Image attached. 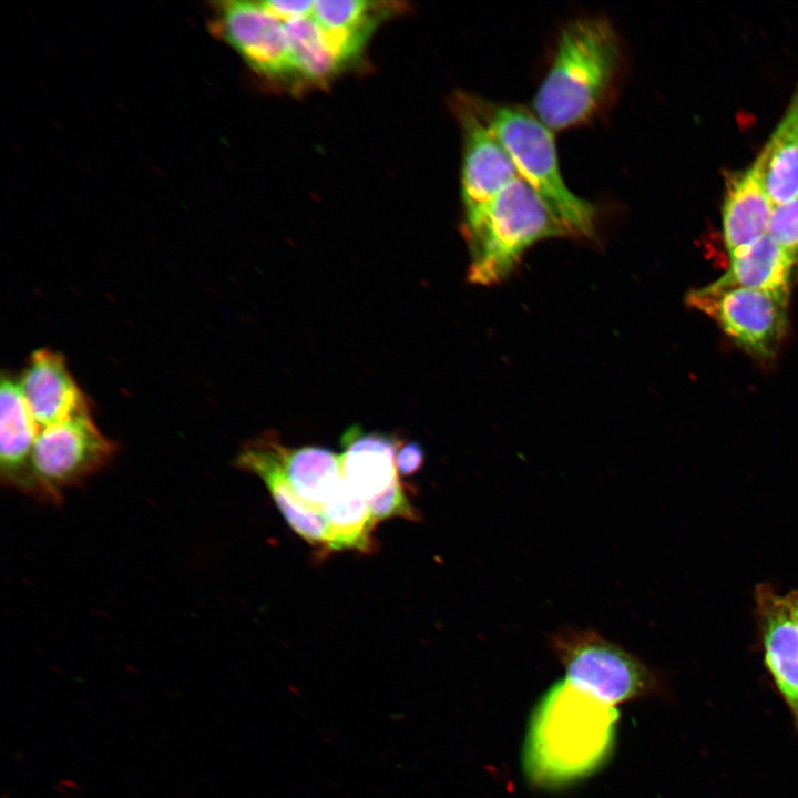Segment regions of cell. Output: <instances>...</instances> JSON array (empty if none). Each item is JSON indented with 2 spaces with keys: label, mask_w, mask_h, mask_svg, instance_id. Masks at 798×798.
Segmentation results:
<instances>
[{
  "label": "cell",
  "mask_w": 798,
  "mask_h": 798,
  "mask_svg": "<svg viewBox=\"0 0 798 798\" xmlns=\"http://www.w3.org/2000/svg\"><path fill=\"white\" fill-rule=\"evenodd\" d=\"M618 712L566 679L536 704L523 745V770L532 785L554 789L581 780L610 758Z\"/></svg>",
  "instance_id": "cell-1"
},
{
  "label": "cell",
  "mask_w": 798,
  "mask_h": 798,
  "mask_svg": "<svg viewBox=\"0 0 798 798\" xmlns=\"http://www.w3.org/2000/svg\"><path fill=\"white\" fill-rule=\"evenodd\" d=\"M623 63L620 38L604 18L572 20L560 32L534 99L535 115L561 131L592 119L610 98Z\"/></svg>",
  "instance_id": "cell-2"
},
{
  "label": "cell",
  "mask_w": 798,
  "mask_h": 798,
  "mask_svg": "<svg viewBox=\"0 0 798 798\" xmlns=\"http://www.w3.org/2000/svg\"><path fill=\"white\" fill-rule=\"evenodd\" d=\"M470 252L468 280L503 282L536 242L572 236L567 227L521 180L508 185L483 211L462 225Z\"/></svg>",
  "instance_id": "cell-3"
},
{
  "label": "cell",
  "mask_w": 798,
  "mask_h": 798,
  "mask_svg": "<svg viewBox=\"0 0 798 798\" xmlns=\"http://www.w3.org/2000/svg\"><path fill=\"white\" fill-rule=\"evenodd\" d=\"M490 124L519 177L567 227L572 236L596 237L595 207L563 181L552 130L524 108L485 102Z\"/></svg>",
  "instance_id": "cell-4"
},
{
  "label": "cell",
  "mask_w": 798,
  "mask_h": 798,
  "mask_svg": "<svg viewBox=\"0 0 798 798\" xmlns=\"http://www.w3.org/2000/svg\"><path fill=\"white\" fill-rule=\"evenodd\" d=\"M550 645L565 679L605 704L648 697L661 688L646 664L595 631L566 627L550 636Z\"/></svg>",
  "instance_id": "cell-5"
},
{
  "label": "cell",
  "mask_w": 798,
  "mask_h": 798,
  "mask_svg": "<svg viewBox=\"0 0 798 798\" xmlns=\"http://www.w3.org/2000/svg\"><path fill=\"white\" fill-rule=\"evenodd\" d=\"M117 444L104 436L91 412L40 429L30 461L29 495L60 504L64 492L103 469Z\"/></svg>",
  "instance_id": "cell-6"
},
{
  "label": "cell",
  "mask_w": 798,
  "mask_h": 798,
  "mask_svg": "<svg viewBox=\"0 0 798 798\" xmlns=\"http://www.w3.org/2000/svg\"><path fill=\"white\" fill-rule=\"evenodd\" d=\"M788 295L789 291L726 287L714 282L690 291L686 301L713 319L746 352L770 359L787 330Z\"/></svg>",
  "instance_id": "cell-7"
},
{
  "label": "cell",
  "mask_w": 798,
  "mask_h": 798,
  "mask_svg": "<svg viewBox=\"0 0 798 798\" xmlns=\"http://www.w3.org/2000/svg\"><path fill=\"white\" fill-rule=\"evenodd\" d=\"M398 436L366 432L354 424L341 436V469L348 483L366 500L378 523L390 518L416 521L417 510L399 481L397 451L402 444Z\"/></svg>",
  "instance_id": "cell-8"
},
{
  "label": "cell",
  "mask_w": 798,
  "mask_h": 798,
  "mask_svg": "<svg viewBox=\"0 0 798 798\" xmlns=\"http://www.w3.org/2000/svg\"><path fill=\"white\" fill-rule=\"evenodd\" d=\"M453 108L463 137L461 195L464 221L478 215L520 177L490 124L485 101L459 94L453 100Z\"/></svg>",
  "instance_id": "cell-9"
},
{
  "label": "cell",
  "mask_w": 798,
  "mask_h": 798,
  "mask_svg": "<svg viewBox=\"0 0 798 798\" xmlns=\"http://www.w3.org/2000/svg\"><path fill=\"white\" fill-rule=\"evenodd\" d=\"M213 27L259 74L270 79L295 75L284 23L259 2H218Z\"/></svg>",
  "instance_id": "cell-10"
},
{
  "label": "cell",
  "mask_w": 798,
  "mask_h": 798,
  "mask_svg": "<svg viewBox=\"0 0 798 798\" xmlns=\"http://www.w3.org/2000/svg\"><path fill=\"white\" fill-rule=\"evenodd\" d=\"M755 601L765 665L798 728V621L770 585L757 586Z\"/></svg>",
  "instance_id": "cell-11"
},
{
  "label": "cell",
  "mask_w": 798,
  "mask_h": 798,
  "mask_svg": "<svg viewBox=\"0 0 798 798\" xmlns=\"http://www.w3.org/2000/svg\"><path fill=\"white\" fill-rule=\"evenodd\" d=\"M18 383L39 430L91 412L90 400L70 372L65 358L54 350H34Z\"/></svg>",
  "instance_id": "cell-12"
},
{
  "label": "cell",
  "mask_w": 798,
  "mask_h": 798,
  "mask_svg": "<svg viewBox=\"0 0 798 798\" xmlns=\"http://www.w3.org/2000/svg\"><path fill=\"white\" fill-rule=\"evenodd\" d=\"M266 438L278 468L295 494L324 516L347 487L340 454L317 446L290 448L274 432H266Z\"/></svg>",
  "instance_id": "cell-13"
},
{
  "label": "cell",
  "mask_w": 798,
  "mask_h": 798,
  "mask_svg": "<svg viewBox=\"0 0 798 798\" xmlns=\"http://www.w3.org/2000/svg\"><path fill=\"white\" fill-rule=\"evenodd\" d=\"M234 462L239 470L258 477L265 483L296 533L313 545L331 550L332 539L326 520L295 494L274 459L266 433L245 443Z\"/></svg>",
  "instance_id": "cell-14"
},
{
  "label": "cell",
  "mask_w": 798,
  "mask_h": 798,
  "mask_svg": "<svg viewBox=\"0 0 798 798\" xmlns=\"http://www.w3.org/2000/svg\"><path fill=\"white\" fill-rule=\"evenodd\" d=\"M39 433L18 378L2 372L0 386V475L9 488L30 493V461Z\"/></svg>",
  "instance_id": "cell-15"
},
{
  "label": "cell",
  "mask_w": 798,
  "mask_h": 798,
  "mask_svg": "<svg viewBox=\"0 0 798 798\" xmlns=\"http://www.w3.org/2000/svg\"><path fill=\"white\" fill-rule=\"evenodd\" d=\"M774 205L751 167L727 177L722 232L729 254L768 234Z\"/></svg>",
  "instance_id": "cell-16"
},
{
  "label": "cell",
  "mask_w": 798,
  "mask_h": 798,
  "mask_svg": "<svg viewBox=\"0 0 798 798\" xmlns=\"http://www.w3.org/2000/svg\"><path fill=\"white\" fill-rule=\"evenodd\" d=\"M400 10L398 2L315 1L311 18L345 63L361 52L379 22Z\"/></svg>",
  "instance_id": "cell-17"
},
{
  "label": "cell",
  "mask_w": 798,
  "mask_h": 798,
  "mask_svg": "<svg viewBox=\"0 0 798 798\" xmlns=\"http://www.w3.org/2000/svg\"><path fill=\"white\" fill-rule=\"evenodd\" d=\"M751 170L775 205L798 196V88Z\"/></svg>",
  "instance_id": "cell-18"
},
{
  "label": "cell",
  "mask_w": 798,
  "mask_h": 798,
  "mask_svg": "<svg viewBox=\"0 0 798 798\" xmlns=\"http://www.w3.org/2000/svg\"><path fill=\"white\" fill-rule=\"evenodd\" d=\"M729 255L728 269L717 285L789 291L796 265L768 235Z\"/></svg>",
  "instance_id": "cell-19"
},
{
  "label": "cell",
  "mask_w": 798,
  "mask_h": 798,
  "mask_svg": "<svg viewBox=\"0 0 798 798\" xmlns=\"http://www.w3.org/2000/svg\"><path fill=\"white\" fill-rule=\"evenodd\" d=\"M284 28L295 75L301 80L326 81L346 64L311 16L285 22Z\"/></svg>",
  "instance_id": "cell-20"
},
{
  "label": "cell",
  "mask_w": 798,
  "mask_h": 798,
  "mask_svg": "<svg viewBox=\"0 0 798 798\" xmlns=\"http://www.w3.org/2000/svg\"><path fill=\"white\" fill-rule=\"evenodd\" d=\"M798 265V196L774 205L767 234Z\"/></svg>",
  "instance_id": "cell-21"
},
{
  "label": "cell",
  "mask_w": 798,
  "mask_h": 798,
  "mask_svg": "<svg viewBox=\"0 0 798 798\" xmlns=\"http://www.w3.org/2000/svg\"><path fill=\"white\" fill-rule=\"evenodd\" d=\"M315 1L269 0L260 1L262 8L283 23L311 16Z\"/></svg>",
  "instance_id": "cell-22"
},
{
  "label": "cell",
  "mask_w": 798,
  "mask_h": 798,
  "mask_svg": "<svg viewBox=\"0 0 798 798\" xmlns=\"http://www.w3.org/2000/svg\"><path fill=\"white\" fill-rule=\"evenodd\" d=\"M424 450L418 442H402L396 456L399 475L407 477L419 471L424 463Z\"/></svg>",
  "instance_id": "cell-23"
},
{
  "label": "cell",
  "mask_w": 798,
  "mask_h": 798,
  "mask_svg": "<svg viewBox=\"0 0 798 798\" xmlns=\"http://www.w3.org/2000/svg\"><path fill=\"white\" fill-rule=\"evenodd\" d=\"M786 596L798 621V590L788 593Z\"/></svg>",
  "instance_id": "cell-24"
}]
</instances>
